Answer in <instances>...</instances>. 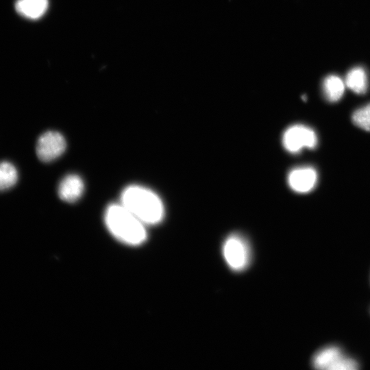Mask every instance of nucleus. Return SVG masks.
<instances>
[{
	"label": "nucleus",
	"mask_w": 370,
	"mask_h": 370,
	"mask_svg": "<svg viewBox=\"0 0 370 370\" xmlns=\"http://www.w3.org/2000/svg\"><path fill=\"white\" fill-rule=\"evenodd\" d=\"M84 190L82 178L77 175L70 174L61 180L58 186V195L62 200L72 203L81 197Z\"/></svg>",
	"instance_id": "6e6552de"
},
{
	"label": "nucleus",
	"mask_w": 370,
	"mask_h": 370,
	"mask_svg": "<svg viewBox=\"0 0 370 370\" xmlns=\"http://www.w3.org/2000/svg\"><path fill=\"white\" fill-rule=\"evenodd\" d=\"M312 365L317 369L355 370L358 368L355 359L344 355L335 345H328L317 352L312 359Z\"/></svg>",
	"instance_id": "20e7f679"
},
{
	"label": "nucleus",
	"mask_w": 370,
	"mask_h": 370,
	"mask_svg": "<svg viewBox=\"0 0 370 370\" xmlns=\"http://www.w3.org/2000/svg\"><path fill=\"white\" fill-rule=\"evenodd\" d=\"M282 144L286 151L299 153L304 148L314 149L317 144V137L313 130L301 124L288 127L282 136Z\"/></svg>",
	"instance_id": "39448f33"
},
{
	"label": "nucleus",
	"mask_w": 370,
	"mask_h": 370,
	"mask_svg": "<svg viewBox=\"0 0 370 370\" xmlns=\"http://www.w3.org/2000/svg\"><path fill=\"white\" fill-rule=\"evenodd\" d=\"M48 7V0H17L16 12L25 18L37 19L41 17Z\"/></svg>",
	"instance_id": "1a4fd4ad"
},
{
	"label": "nucleus",
	"mask_w": 370,
	"mask_h": 370,
	"mask_svg": "<svg viewBox=\"0 0 370 370\" xmlns=\"http://www.w3.org/2000/svg\"><path fill=\"white\" fill-rule=\"evenodd\" d=\"M345 84L356 94L365 93L368 87V79L365 69L357 66L349 70L345 77Z\"/></svg>",
	"instance_id": "9d476101"
},
{
	"label": "nucleus",
	"mask_w": 370,
	"mask_h": 370,
	"mask_svg": "<svg viewBox=\"0 0 370 370\" xmlns=\"http://www.w3.org/2000/svg\"><path fill=\"white\" fill-rule=\"evenodd\" d=\"M317 181V171L310 166L293 169L288 175V184L290 188L299 193L310 192L315 186Z\"/></svg>",
	"instance_id": "0eeeda50"
},
{
	"label": "nucleus",
	"mask_w": 370,
	"mask_h": 370,
	"mask_svg": "<svg viewBox=\"0 0 370 370\" xmlns=\"http://www.w3.org/2000/svg\"><path fill=\"white\" fill-rule=\"evenodd\" d=\"M121 200V204L145 225L157 224L164 218L162 200L148 188L130 186L123 190Z\"/></svg>",
	"instance_id": "f257e3e1"
},
{
	"label": "nucleus",
	"mask_w": 370,
	"mask_h": 370,
	"mask_svg": "<svg viewBox=\"0 0 370 370\" xmlns=\"http://www.w3.org/2000/svg\"><path fill=\"white\" fill-rule=\"evenodd\" d=\"M223 256L228 267L234 271H242L249 264L251 249L249 243L241 234L234 233L224 241Z\"/></svg>",
	"instance_id": "7ed1b4c3"
},
{
	"label": "nucleus",
	"mask_w": 370,
	"mask_h": 370,
	"mask_svg": "<svg viewBox=\"0 0 370 370\" xmlns=\"http://www.w3.org/2000/svg\"><path fill=\"white\" fill-rule=\"evenodd\" d=\"M18 180V172L10 162H0V191L12 188Z\"/></svg>",
	"instance_id": "f8f14e48"
},
{
	"label": "nucleus",
	"mask_w": 370,
	"mask_h": 370,
	"mask_svg": "<svg viewBox=\"0 0 370 370\" xmlns=\"http://www.w3.org/2000/svg\"><path fill=\"white\" fill-rule=\"evenodd\" d=\"M344 90V83L338 76L330 75L323 80V91L328 101H338L342 97Z\"/></svg>",
	"instance_id": "9b49d317"
},
{
	"label": "nucleus",
	"mask_w": 370,
	"mask_h": 370,
	"mask_svg": "<svg viewBox=\"0 0 370 370\" xmlns=\"http://www.w3.org/2000/svg\"><path fill=\"white\" fill-rule=\"evenodd\" d=\"M104 219L110 233L123 243L138 245L147 238L145 225L121 204L110 205Z\"/></svg>",
	"instance_id": "f03ea898"
},
{
	"label": "nucleus",
	"mask_w": 370,
	"mask_h": 370,
	"mask_svg": "<svg viewBox=\"0 0 370 370\" xmlns=\"http://www.w3.org/2000/svg\"><path fill=\"white\" fill-rule=\"evenodd\" d=\"M352 119L357 127L370 132V103L356 110L353 113Z\"/></svg>",
	"instance_id": "ddd939ff"
},
{
	"label": "nucleus",
	"mask_w": 370,
	"mask_h": 370,
	"mask_svg": "<svg viewBox=\"0 0 370 370\" xmlns=\"http://www.w3.org/2000/svg\"><path fill=\"white\" fill-rule=\"evenodd\" d=\"M66 147L64 136L58 132L48 131L43 133L36 143V154L45 162L56 160L65 151Z\"/></svg>",
	"instance_id": "423d86ee"
}]
</instances>
